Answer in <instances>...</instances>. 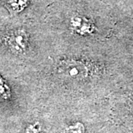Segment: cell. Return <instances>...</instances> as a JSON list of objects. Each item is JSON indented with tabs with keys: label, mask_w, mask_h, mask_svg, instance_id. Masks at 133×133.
<instances>
[{
	"label": "cell",
	"mask_w": 133,
	"mask_h": 133,
	"mask_svg": "<svg viewBox=\"0 0 133 133\" xmlns=\"http://www.w3.org/2000/svg\"><path fill=\"white\" fill-rule=\"evenodd\" d=\"M7 44L14 53H24L28 45V36L23 30H16L7 36Z\"/></svg>",
	"instance_id": "1"
},
{
	"label": "cell",
	"mask_w": 133,
	"mask_h": 133,
	"mask_svg": "<svg viewBox=\"0 0 133 133\" xmlns=\"http://www.w3.org/2000/svg\"><path fill=\"white\" fill-rule=\"evenodd\" d=\"M87 66L81 62L67 61L64 62L59 68L62 76L72 79H80L87 76L88 71Z\"/></svg>",
	"instance_id": "2"
},
{
	"label": "cell",
	"mask_w": 133,
	"mask_h": 133,
	"mask_svg": "<svg viewBox=\"0 0 133 133\" xmlns=\"http://www.w3.org/2000/svg\"><path fill=\"white\" fill-rule=\"evenodd\" d=\"M70 27L72 30L79 35H88L92 33L95 30V26L91 19L83 15H73L70 19Z\"/></svg>",
	"instance_id": "3"
},
{
	"label": "cell",
	"mask_w": 133,
	"mask_h": 133,
	"mask_svg": "<svg viewBox=\"0 0 133 133\" xmlns=\"http://www.w3.org/2000/svg\"><path fill=\"white\" fill-rule=\"evenodd\" d=\"M28 4V0H6L5 5L10 14L16 15L22 12Z\"/></svg>",
	"instance_id": "4"
},
{
	"label": "cell",
	"mask_w": 133,
	"mask_h": 133,
	"mask_svg": "<svg viewBox=\"0 0 133 133\" xmlns=\"http://www.w3.org/2000/svg\"><path fill=\"white\" fill-rule=\"evenodd\" d=\"M10 96V90L4 78L0 76V98L8 99Z\"/></svg>",
	"instance_id": "5"
},
{
	"label": "cell",
	"mask_w": 133,
	"mask_h": 133,
	"mask_svg": "<svg viewBox=\"0 0 133 133\" xmlns=\"http://www.w3.org/2000/svg\"><path fill=\"white\" fill-rule=\"evenodd\" d=\"M85 128L83 124L76 123L74 125H71L64 129L63 133H84Z\"/></svg>",
	"instance_id": "6"
}]
</instances>
